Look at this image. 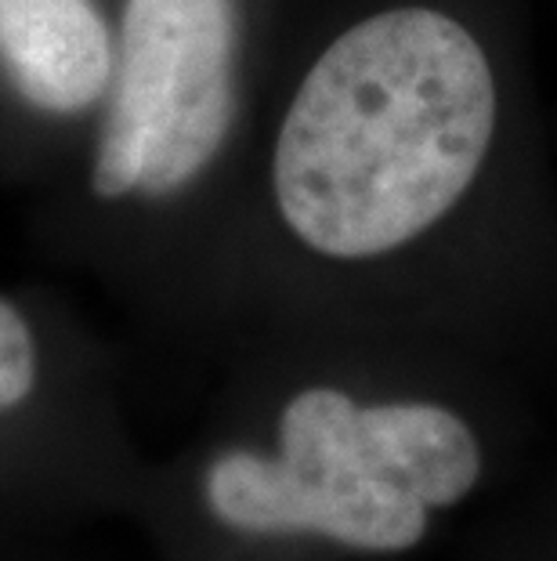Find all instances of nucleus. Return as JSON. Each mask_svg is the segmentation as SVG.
<instances>
[{"mask_svg":"<svg viewBox=\"0 0 557 561\" xmlns=\"http://www.w3.org/2000/svg\"><path fill=\"white\" fill-rule=\"evenodd\" d=\"M532 0H304L199 319L381 333L557 294Z\"/></svg>","mask_w":557,"mask_h":561,"instance_id":"f257e3e1","label":"nucleus"},{"mask_svg":"<svg viewBox=\"0 0 557 561\" xmlns=\"http://www.w3.org/2000/svg\"><path fill=\"white\" fill-rule=\"evenodd\" d=\"M304 0H113V69L33 240L156 322H199L207 276Z\"/></svg>","mask_w":557,"mask_h":561,"instance_id":"f03ea898","label":"nucleus"},{"mask_svg":"<svg viewBox=\"0 0 557 561\" xmlns=\"http://www.w3.org/2000/svg\"><path fill=\"white\" fill-rule=\"evenodd\" d=\"M268 337L282 348L276 377H260L193 460L146 468L141 485L185 489L204 522L232 536L362 554L413 551L431 511L478 489L485 438L464 405L326 363L312 330Z\"/></svg>","mask_w":557,"mask_h":561,"instance_id":"7ed1b4c3","label":"nucleus"},{"mask_svg":"<svg viewBox=\"0 0 557 561\" xmlns=\"http://www.w3.org/2000/svg\"><path fill=\"white\" fill-rule=\"evenodd\" d=\"M141 474L105 341L51 290L0 283V547L120 511Z\"/></svg>","mask_w":557,"mask_h":561,"instance_id":"20e7f679","label":"nucleus"},{"mask_svg":"<svg viewBox=\"0 0 557 561\" xmlns=\"http://www.w3.org/2000/svg\"><path fill=\"white\" fill-rule=\"evenodd\" d=\"M113 69V0H0V178L40 188Z\"/></svg>","mask_w":557,"mask_h":561,"instance_id":"39448f33","label":"nucleus"}]
</instances>
